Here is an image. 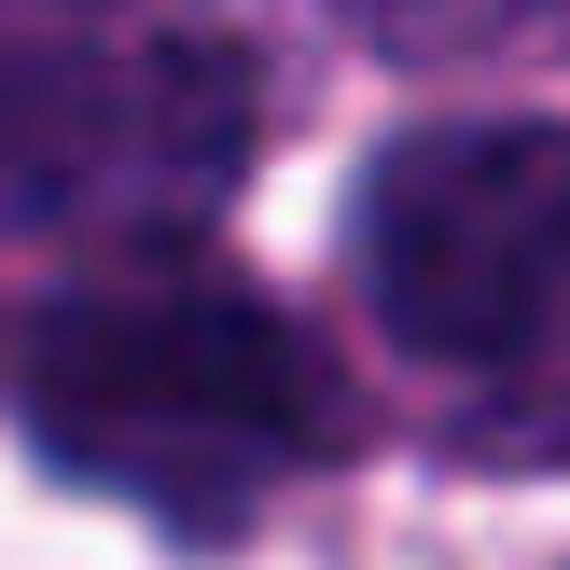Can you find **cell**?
<instances>
[{"instance_id": "3957f363", "label": "cell", "mask_w": 570, "mask_h": 570, "mask_svg": "<svg viewBox=\"0 0 570 570\" xmlns=\"http://www.w3.org/2000/svg\"><path fill=\"white\" fill-rule=\"evenodd\" d=\"M250 70L195 28L0 56V223L28 237H181L237 195Z\"/></svg>"}, {"instance_id": "5b68a950", "label": "cell", "mask_w": 570, "mask_h": 570, "mask_svg": "<svg viewBox=\"0 0 570 570\" xmlns=\"http://www.w3.org/2000/svg\"><path fill=\"white\" fill-rule=\"evenodd\" d=\"M83 14H98V0H0V56H14V42H56V28H83Z\"/></svg>"}, {"instance_id": "277c9868", "label": "cell", "mask_w": 570, "mask_h": 570, "mask_svg": "<svg viewBox=\"0 0 570 570\" xmlns=\"http://www.w3.org/2000/svg\"><path fill=\"white\" fill-rule=\"evenodd\" d=\"M529 14H557V0H390L404 42H501V28H529Z\"/></svg>"}, {"instance_id": "6da1fadb", "label": "cell", "mask_w": 570, "mask_h": 570, "mask_svg": "<svg viewBox=\"0 0 570 570\" xmlns=\"http://www.w3.org/2000/svg\"><path fill=\"white\" fill-rule=\"evenodd\" d=\"M28 432L56 473L111 501H154L181 529H223L278 488V473L334 460L348 404H334V362L278 321L237 278H98L42 321L28 348Z\"/></svg>"}, {"instance_id": "7a4b0ae2", "label": "cell", "mask_w": 570, "mask_h": 570, "mask_svg": "<svg viewBox=\"0 0 570 570\" xmlns=\"http://www.w3.org/2000/svg\"><path fill=\"white\" fill-rule=\"evenodd\" d=\"M390 348L473 390H570V126H432L362 181Z\"/></svg>"}]
</instances>
